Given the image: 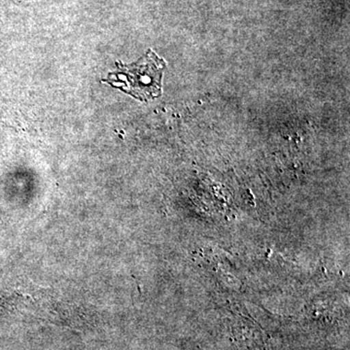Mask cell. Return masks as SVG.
<instances>
[{
	"label": "cell",
	"instance_id": "cell-1",
	"mask_svg": "<svg viewBox=\"0 0 350 350\" xmlns=\"http://www.w3.org/2000/svg\"><path fill=\"white\" fill-rule=\"evenodd\" d=\"M165 59L148 50L137 63H116L117 70L108 75L103 83L142 101L155 100L162 96V80Z\"/></svg>",
	"mask_w": 350,
	"mask_h": 350
}]
</instances>
